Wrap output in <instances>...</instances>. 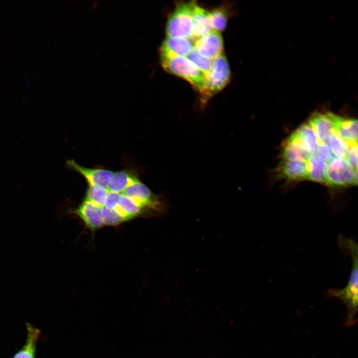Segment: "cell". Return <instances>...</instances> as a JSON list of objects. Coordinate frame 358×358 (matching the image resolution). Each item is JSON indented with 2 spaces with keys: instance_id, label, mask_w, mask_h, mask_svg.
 I'll return each instance as SVG.
<instances>
[{
  "instance_id": "603a6c76",
  "label": "cell",
  "mask_w": 358,
  "mask_h": 358,
  "mask_svg": "<svg viewBox=\"0 0 358 358\" xmlns=\"http://www.w3.org/2000/svg\"><path fill=\"white\" fill-rule=\"evenodd\" d=\"M185 57L203 74L205 78L211 69L213 60L201 56L194 50Z\"/></svg>"
},
{
  "instance_id": "5bb4252c",
  "label": "cell",
  "mask_w": 358,
  "mask_h": 358,
  "mask_svg": "<svg viewBox=\"0 0 358 358\" xmlns=\"http://www.w3.org/2000/svg\"><path fill=\"white\" fill-rule=\"evenodd\" d=\"M26 338L24 345L12 358H36V346L41 335V331L26 322Z\"/></svg>"
},
{
  "instance_id": "44dd1931",
  "label": "cell",
  "mask_w": 358,
  "mask_h": 358,
  "mask_svg": "<svg viewBox=\"0 0 358 358\" xmlns=\"http://www.w3.org/2000/svg\"><path fill=\"white\" fill-rule=\"evenodd\" d=\"M332 154L335 157L346 159L350 146L338 135L335 131L326 142Z\"/></svg>"
},
{
  "instance_id": "30bf717a",
  "label": "cell",
  "mask_w": 358,
  "mask_h": 358,
  "mask_svg": "<svg viewBox=\"0 0 358 358\" xmlns=\"http://www.w3.org/2000/svg\"><path fill=\"white\" fill-rule=\"evenodd\" d=\"M120 214L126 221L135 217L144 215H156L149 207L120 193L117 205L114 209Z\"/></svg>"
},
{
  "instance_id": "7a4b0ae2",
  "label": "cell",
  "mask_w": 358,
  "mask_h": 358,
  "mask_svg": "<svg viewBox=\"0 0 358 358\" xmlns=\"http://www.w3.org/2000/svg\"><path fill=\"white\" fill-rule=\"evenodd\" d=\"M160 59L165 71L186 81L198 92L203 108L207 102V86L203 74L185 57L160 52Z\"/></svg>"
},
{
  "instance_id": "3957f363",
  "label": "cell",
  "mask_w": 358,
  "mask_h": 358,
  "mask_svg": "<svg viewBox=\"0 0 358 358\" xmlns=\"http://www.w3.org/2000/svg\"><path fill=\"white\" fill-rule=\"evenodd\" d=\"M195 1H180L169 15L166 27L167 37H180L192 40V12Z\"/></svg>"
},
{
  "instance_id": "484cf974",
  "label": "cell",
  "mask_w": 358,
  "mask_h": 358,
  "mask_svg": "<svg viewBox=\"0 0 358 358\" xmlns=\"http://www.w3.org/2000/svg\"><path fill=\"white\" fill-rule=\"evenodd\" d=\"M316 154L319 155L327 163L334 156L326 143L319 141Z\"/></svg>"
},
{
  "instance_id": "d4e9b609",
  "label": "cell",
  "mask_w": 358,
  "mask_h": 358,
  "mask_svg": "<svg viewBox=\"0 0 358 358\" xmlns=\"http://www.w3.org/2000/svg\"><path fill=\"white\" fill-rule=\"evenodd\" d=\"M100 214L103 225L114 226L126 221L124 218L114 209L100 207Z\"/></svg>"
},
{
  "instance_id": "52a82bcc",
  "label": "cell",
  "mask_w": 358,
  "mask_h": 358,
  "mask_svg": "<svg viewBox=\"0 0 358 358\" xmlns=\"http://www.w3.org/2000/svg\"><path fill=\"white\" fill-rule=\"evenodd\" d=\"M193 43L194 50L210 60H213L223 54V38L220 32L215 30L194 40Z\"/></svg>"
},
{
  "instance_id": "4fadbf2b",
  "label": "cell",
  "mask_w": 358,
  "mask_h": 358,
  "mask_svg": "<svg viewBox=\"0 0 358 358\" xmlns=\"http://www.w3.org/2000/svg\"><path fill=\"white\" fill-rule=\"evenodd\" d=\"M193 50V43L190 39L180 37H167L159 51L161 53L186 57Z\"/></svg>"
},
{
  "instance_id": "4316f807",
  "label": "cell",
  "mask_w": 358,
  "mask_h": 358,
  "mask_svg": "<svg viewBox=\"0 0 358 358\" xmlns=\"http://www.w3.org/2000/svg\"><path fill=\"white\" fill-rule=\"evenodd\" d=\"M357 144L350 146V149L345 160L355 169L357 170L358 163Z\"/></svg>"
},
{
  "instance_id": "ffe728a7",
  "label": "cell",
  "mask_w": 358,
  "mask_h": 358,
  "mask_svg": "<svg viewBox=\"0 0 358 358\" xmlns=\"http://www.w3.org/2000/svg\"><path fill=\"white\" fill-rule=\"evenodd\" d=\"M280 171L283 176L290 180L307 178L306 162L284 160L280 167Z\"/></svg>"
},
{
  "instance_id": "7c38bea8",
  "label": "cell",
  "mask_w": 358,
  "mask_h": 358,
  "mask_svg": "<svg viewBox=\"0 0 358 358\" xmlns=\"http://www.w3.org/2000/svg\"><path fill=\"white\" fill-rule=\"evenodd\" d=\"M86 226L94 231L103 226L100 207L91 202L84 200L76 211Z\"/></svg>"
},
{
  "instance_id": "ba28073f",
  "label": "cell",
  "mask_w": 358,
  "mask_h": 358,
  "mask_svg": "<svg viewBox=\"0 0 358 358\" xmlns=\"http://www.w3.org/2000/svg\"><path fill=\"white\" fill-rule=\"evenodd\" d=\"M337 116L331 112H315L312 115L308 123L320 141L326 143L335 131Z\"/></svg>"
},
{
  "instance_id": "8992f818",
  "label": "cell",
  "mask_w": 358,
  "mask_h": 358,
  "mask_svg": "<svg viewBox=\"0 0 358 358\" xmlns=\"http://www.w3.org/2000/svg\"><path fill=\"white\" fill-rule=\"evenodd\" d=\"M122 194L149 207L156 215L162 214L166 211L162 199L139 180L127 187Z\"/></svg>"
},
{
  "instance_id": "e0dca14e",
  "label": "cell",
  "mask_w": 358,
  "mask_h": 358,
  "mask_svg": "<svg viewBox=\"0 0 358 358\" xmlns=\"http://www.w3.org/2000/svg\"><path fill=\"white\" fill-rule=\"evenodd\" d=\"M310 155L291 135L283 144L282 155L284 160L306 162Z\"/></svg>"
},
{
  "instance_id": "2e32d148",
  "label": "cell",
  "mask_w": 358,
  "mask_h": 358,
  "mask_svg": "<svg viewBox=\"0 0 358 358\" xmlns=\"http://www.w3.org/2000/svg\"><path fill=\"white\" fill-rule=\"evenodd\" d=\"M307 178L313 181L326 183L327 162L319 155L315 153L308 157L307 161Z\"/></svg>"
},
{
  "instance_id": "6da1fadb",
  "label": "cell",
  "mask_w": 358,
  "mask_h": 358,
  "mask_svg": "<svg viewBox=\"0 0 358 358\" xmlns=\"http://www.w3.org/2000/svg\"><path fill=\"white\" fill-rule=\"evenodd\" d=\"M338 243L341 250L351 256L352 267L349 279L346 286L342 289H333L327 291L328 297H336L347 306L348 317L346 326L353 325L356 322L358 311V245L352 239L340 235Z\"/></svg>"
},
{
  "instance_id": "d6986e66",
  "label": "cell",
  "mask_w": 358,
  "mask_h": 358,
  "mask_svg": "<svg viewBox=\"0 0 358 358\" xmlns=\"http://www.w3.org/2000/svg\"><path fill=\"white\" fill-rule=\"evenodd\" d=\"M136 177L131 172L121 171L114 173L106 188L108 192H123L128 186L138 181Z\"/></svg>"
},
{
  "instance_id": "ac0fdd59",
  "label": "cell",
  "mask_w": 358,
  "mask_h": 358,
  "mask_svg": "<svg viewBox=\"0 0 358 358\" xmlns=\"http://www.w3.org/2000/svg\"><path fill=\"white\" fill-rule=\"evenodd\" d=\"M293 134L298 139L304 148L310 154L316 153L320 141L308 122L302 124Z\"/></svg>"
},
{
  "instance_id": "7402d4cb",
  "label": "cell",
  "mask_w": 358,
  "mask_h": 358,
  "mask_svg": "<svg viewBox=\"0 0 358 358\" xmlns=\"http://www.w3.org/2000/svg\"><path fill=\"white\" fill-rule=\"evenodd\" d=\"M108 191L105 187L100 185H89L85 199L102 207L104 205Z\"/></svg>"
},
{
  "instance_id": "5b68a950",
  "label": "cell",
  "mask_w": 358,
  "mask_h": 358,
  "mask_svg": "<svg viewBox=\"0 0 358 358\" xmlns=\"http://www.w3.org/2000/svg\"><path fill=\"white\" fill-rule=\"evenodd\" d=\"M231 71L229 63L223 53L213 60L211 69L205 76L207 93L206 101L220 91L229 83Z\"/></svg>"
},
{
  "instance_id": "277c9868",
  "label": "cell",
  "mask_w": 358,
  "mask_h": 358,
  "mask_svg": "<svg viewBox=\"0 0 358 358\" xmlns=\"http://www.w3.org/2000/svg\"><path fill=\"white\" fill-rule=\"evenodd\" d=\"M326 183L342 186L357 183V170L345 160L333 156L327 163Z\"/></svg>"
},
{
  "instance_id": "83f0119b",
  "label": "cell",
  "mask_w": 358,
  "mask_h": 358,
  "mask_svg": "<svg viewBox=\"0 0 358 358\" xmlns=\"http://www.w3.org/2000/svg\"><path fill=\"white\" fill-rule=\"evenodd\" d=\"M120 193L108 192L104 203V207L108 209H114L118 203V200Z\"/></svg>"
},
{
  "instance_id": "8fae6325",
  "label": "cell",
  "mask_w": 358,
  "mask_h": 358,
  "mask_svg": "<svg viewBox=\"0 0 358 358\" xmlns=\"http://www.w3.org/2000/svg\"><path fill=\"white\" fill-rule=\"evenodd\" d=\"M192 42L208 33L212 29L210 12L195 2L192 12Z\"/></svg>"
},
{
  "instance_id": "9a60e30c",
  "label": "cell",
  "mask_w": 358,
  "mask_h": 358,
  "mask_svg": "<svg viewBox=\"0 0 358 358\" xmlns=\"http://www.w3.org/2000/svg\"><path fill=\"white\" fill-rule=\"evenodd\" d=\"M335 131L339 137L350 146L357 144L358 121L355 119H344L337 116Z\"/></svg>"
},
{
  "instance_id": "cb8c5ba5",
  "label": "cell",
  "mask_w": 358,
  "mask_h": 358,
  "mask_svg": "<svg viewBox=\"0 0 358 358\" xmlns=\"http://www.w3.org/2000/svg\"><path fill=\"white\" fill-rule=\"evenodd\" d=\"M209 12L212 29L219 32L223 31L227 22L226 11L223 8H217Z\"/></svg>"
},
{
  "instance_id": "9c48e42d",
  "label": "cell",
  "mask_w": 358,
  "mask_h": 358,
  "mask_svg": "<svg viewBox=\"0 0 358 358\" xmlns=\"http://www.w3.org/2000/svg\"><path fill=\"white\" fill-rule=\"evenodd\" d=\"M69 168L82 175L89 185H106L114 174L112 171L100 169H89L78 164L74 160L67 161Z\"/></svg>"
}]
</instances>
